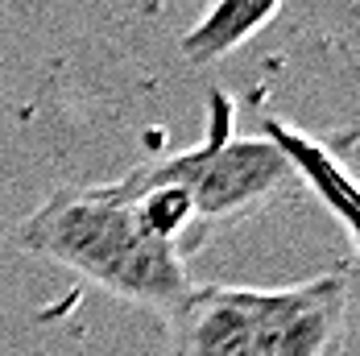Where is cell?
<instances>
[{"label": "cell", "mask_w": 360, "mask_h": 356, "mask_svg": "<svg viewBox=\"0 0 360 356\" xmlns=\"http://www.w3.org/2000/svg\"><path fill=\"white\" fill-rule=\"evenodd\" d=\"M17 241L91 286L153 311L179 307L195 286L186 274V253L162 241L141 220L137 203L116 191V182L58 186L37 212L25 215Z\"/></svg>", "instance_id": "obj_1"}, {"label": "cell", "mask_w": 360, "mask_h": 356, "mask_svg": "<svg viewBox=\"0 0 360 356\" xmlns=\"http://www.w3.org/2000/svg\"><path fill=\"white\" fill-rule=\"evenodd\" d=\"M207 116V137L199 145H186L179 153L149 158L133 166L141 178L182 186L199 212V224L212 232L219 224L245 220L249 212L265 208L274 195L290 186L286 158L274 149L269 137H236L232 133V100L216 91Z\"/></svg>", "instance_id": "obj_2"}, {"label": "cell", "mask_w": 360, "mask_h": 356, "mask_svg": "<svg viewBox=\"0 0 360 356\" xmlns=\"http://www.w3.org/2000/svg\"><path fill=\"white\" fill-rule=\"evenodd\" d=\"M348 269H327L282 290H261L252 356H335L348 327Z\"/></svg>", "instance_id": "obj_3"}, {"label": "cell", "mask_w": 360, "mask_h": 356, "mask_svg": "<svg viewBox=\"0 0 360 356\" xmlns=\"http://www.w3.org/2000/svg\"><path fill=\"white\" fill-rule=\"evenodd\" d=\"M170 315L174 356H252L261 290L252 286H191Z\"/></svg>", "instance_id": "obj_4"}, {"label": "cell", "mask_w": 360, "mask_h": 356, "mask_svg": "<svg viewBox=\"0 0 360 356\" xmlns=\"http://www.w3.org/2000/svg\"><path fill=\"white\" fill-rule=\"evenodd\" d=\"M265 137H269L274 149L286 158L290 178H302V182L315 191V199L340 220V228L348 232V241L356 245L360 241V199H356V182H352V174L340 166V158H335L323 141H315V137L290 129L282 120H265Z\"/></svg>", "instance_id": "obj_5"}, {"label": "cell", "mask_w": 360, "mask_h": 356, "mask_svg": "<svg viewBox=\"0 0 360 356\" xmlns=\"http://www.w3.org/2000/svg\"><path fill=\"white\" fill-rule=\"evenodd\" d=\"M286 0H212L203 17L182 34L179 54L195 67H207L240 50L249 37H257L282 8Z\"/></svg>", "instance_id": "obj_6"}]
</instances>
